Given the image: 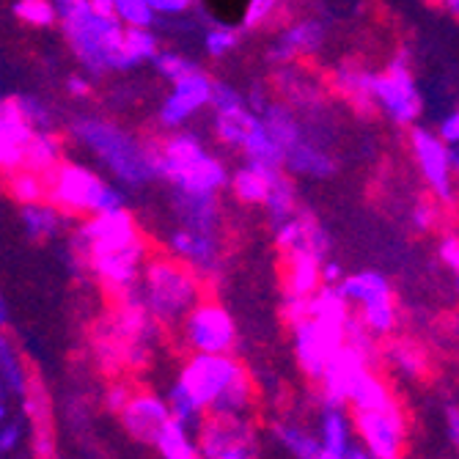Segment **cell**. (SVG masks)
<instances>
[{
    "label": "cell",
    "instance_id": "obj_1",
    "mask_svg": "<svg viewBox=\"0 0 459 459\" xmlns=\"http://www.w3.org/2000/svg\"><path fill=\"white\" fill-rule=\"evenodd\" d=\"M69 254L86 270L108 300L138 291L141 270L152 245L127 206L100 212L74 223L69 234Z\"/></svg>",
    "mask_w": 459,
    "mask_h": 459
},
{
    "label": "cell",
    "instance_id": "obj_2",
    "mask_svg": "<svg viewBox=\"0 0 459 459\" xmlns=\"http://www.w3.org/2000/svg\"><path fill=\"white\" fill-rule=\"evenodd\" d=\"M256 399V380L239 355H182L165 394L171 415L187 427H195L206 412L250 415Z\"/></svg>",
    "mask_w": 459,
    "mask_h": 459
},
{
    "label": "cell",
    "instance_id": "obj_3",
    "mask_svg": "<svg viewBox=\"0 0 459 459\" xmlns=\"http://www.w3.org/2000/svg\"><path fill=\"white\" fill-rule=\"evenodd\" d=\"M283 322L289 327L291 358L311 383L322 377L355 325V316L336 286H322L306 300L283 298Z\"/></svg>",
    "mask_w": 459,
    "mask_h": 459
},
{
    "label": "cell",
    "instance_id": "obj_4",
    "mask_svg": "<svg viewBox=\"0 0 459 459\" xmlns=\"http://www.w3.org/2000/svg\"><path fill=\"white\" fill-rule=\"evenodd\" d=\"M138 298L152 314V319L165 333H171L177 322L204 298L201 273L169 254V250L152 247L141 270Z\"/></svg>",
    "mask_w": 459,
    "mask_h": 459
},
{
    "label": "cell",
    "instance_id": "obj_5",
    "mask_svg": "<svg viewBox=\"0 0 459 459\" xmlns=\"http://www.w3.org/2000/svg\"><path fill=\"white\" fill-rule=\"evenodd\" d=\"M72 135L94 154L116 185L141 187L157 179L143 138L118 127L116 121L102 116H77L72 121Z\"/></svg>",
    "mask_w": 459,
    "mask_h": 459
},
{
    "label": "cell",
    "instance_id": "obj_6",
    "mask_svg": "<svg viewBox=\"0 0 459 459\" xmlns=\"http://www.w3.org/2000/svg\"><path fill=\"white\" fill-rule=\"evenodd\" d=\"M41 182H45V201L72 223L124 206L121 185L108 182L91 165L69 157L58 160L48 174H41Z\"/></svg>",
    "mask_w": 459,
    "mask_h": 459
},
{
    "label": "cell",
    "instance_id": "obj_7",
    "mask_svg": "<svg viewBox=\"0 0 459 459\" xmlns=\"http://www.w3.org/2000/svg\"><path fill=\"white\" fill-rule=\"evenodd\" d=\"M58 28L77 64L91 74L124 72V28L118 20L100 17L89 0L58 12Z\"/></svg>",
    "mask_w": 459,
    "mask_h": 459
},
{
    "label": "cell",
    "instance_id": "obj_8",
    "mask_svg": "<svg viewBox=\"0 0 459 459\" xmlns=\"http://www.w3.org/2000/svg\"><path fill=\"white\" fill-rule=\"evenodd\" d=\"M210 108L215 113V118H212L215 138L226 149L245 154V160L283 165V154L275 146V141L267 135L259 113L247 108L245 97L234 86H229V82H215V94H212Z\"/></svg>",
    "mask_w": 459,
    "mask_h": 459
},
{
    "label": "cell",
    "instance_id": "obj_9",
    "mask_svg": "<svg viewBox=\"0 0 459 459\" xmlns=\"http://www.w3.org/2000/svg\"><path fill=\"white\" fill-rule=\"evenodd\" d=\"M358 325L374 339H391L399 327V300L394 283L380 270L344 273L336 283Z\"/></svg>",
    "mask_w": 459,
    "mask_h": 459
},
{
    "label": "cell",
    "instance_id": "obj_10",
    "mask_svg": "<svg viewBox=\"0 0 459 459\" xmlns=\"http://www.w3.org/2000/svg\"><path fill=\"white\" fill-rule=\"evenodd\" d=\"M171 333L182 355H237L239 350V327L215 295H204Z\"/></svg>",
    "mask_w": 459,
    "mask_h": 459
},
{
    "label": "cell",
    "instance_id": "obj_11",
    "mask_svg": "<svg viewBox=\"0 0 459 459\" xmlns=\"http://www.w3.org/2000/svg\"><path fill=\"white\" fill-rule=\"evenodd\" d=\"M368 91H371V105L385 118H391L396 127H412L421 118L424 97L404 53H396L385 64V69L371 72Z\"/></svg>",
    "mask_w": 459,
    "mask_h": 459
},
{
    "label": "cell",
    "instance_id": "obj_12",
    "mask_svg": "<svg viewBox=\"0 0 459 459\" xmlns=\"http://www.w3.org/2000/svg\"><path fill=\"white\" fill-rule=\"evenodd\" d=\"M347 412L352 419L358 448H363L374 459H404L410 424L399 396L377 407L347 410Z\"/></svg>",
    "mask_w": 459,
    "mask_h": 459
},
{
    "label": "cell",
    "instance_id": "obj_13",
    "mask_svg": "<svg viewBox=\"0 0 459 459\" xmlns=\"http://www.w3.org/2000/svg\"><path fill=\"white\" fill-rule=\"evenodd\" d=\"M407 146L412 154L415 169H419L424 185L429 187L432 198L437 204H454L456 201V171H454V149L446 146L435 130L412 124L407 127Z\"/></svg>",
    "mask_w": 459,
    "mask_h": 459
},
{
    "label": "cell",
    "instance_id": "obj_14",
    "mask_svg": "<svg viewBox=\"0 0 459 459\" xmlns=\"http://www.w3.org/2000/svg\"><path fill=\"white\" fill-rule=\"evenodd\" d=\"M113 419L118 421L121 432L127 435L133 443L152 446L157 432L169 424L174 415H171L169 402H165V394H157L149 385L133 383L127 399H124V404L118 407V412L113 415Z\"/></svg>",
    "mask_w": 459,
    "mask_h": 459
},
{
    "label": "cell",
    "instance_id": "obj_15",
    "mask_svg": "<svg viewBox=\"0 0 459 459\" xmlns=\"http://www.w3.org/2000/svg\"><path fill=\"white\" fill-rule=\"evenodd\" d=\"M215 77L204 72L201 66L179 80L171 82V91L162 97L160 110H157V124L162 130H182L185 124L198 116L204 108L212 105L215 94Z\"/></svg>",
    "mask_w": 459,
    "mask_h": 459
},
{
    "label": "cell",
    "instance_id": "obj_16",
    "mask_svg": "<svg viewBox=\"0 0 459 459\" xmlns=\"http://www.w3.org/2000/svg\"><path fill=\"white\" fill-rule=\"evenodd\" d=\"M33 133L36 130L22 110L20 94L0 97V179L22 169L25 146Z\"/></svg>",
    "mask_w": 459,
    "mask_h": 459
},
{
    "label": "cell",
    "instance_id": "obj_17",
    "mask_svg": "<svg viewBox=\"0 0 459 459\" xmlns=\"http://www.w3.org/2000/svg\"><path fill=\"white\" fill-rule=\"evenodd\" d=\"M322 45H325V25L314 17H303L286 25L275 36V41L267 50V61L273 66H291L295 61L316 56Z\"/></svg>",
    "mask_w": 459,
    "mask_h": 459
},
{
    "label": "cell",
    "instance_id": "obj_18",
    "mask_svg": "<svg viewBox=\"0 0 459 459\" xmlns=\"http://www.w3.org/2000/svg\"><path fill=\"white\" fill-rule=\"evenodd\" d=\"M281 169L283 165L245 160V165H239L234 174H229V190L237 198V204H242V206H264L273 179Z\"/></svg>",
    "mask_w": 459,
    "mask_h": 459
},
{
    "label": "cell",
    "instance_id": "obj_19",
    "mask_svg": "<svg viewBox=\"0 0 459 459\" xmlns=\"http://www.w3.org/2000/svg\"><path fill=\"white\" fill-rule=\"evenodd\" d=\"M171 187L185 195H221L229 187V169L221 157L204 154Z\"/></svg>",
    "mask_w": 459,
    "mask_h": 459
},
{
    "label": "cell",
    "instance_id": "obj_20",
    "mask_svg": "<svg viewBox=\"0 0 459 459\" xmlns=\"http://www.w3.org/2000/svg\"><path fill=\"white\" fill-rule=\"evenodd\" d=\"M316 437L322 451L347 459L350 451L358 446L355 443V429L347 407L336 404H319V424H316Z\"/></svg>",
    "mask_w": 459,
    "mask_h": 459
},
{
    "label": "cell",
    "instance_id": "obj_21",
    "mask_svg": "<svg viewBox=\"0 0 459 459\" xmlns=\"http://www.w3.org/2000/svg\"><path fill=\"white\" fill-rule=\"evenodd\" d=\"M283 171L291 179H330L336 174V160L308 138H303L289 152H283Z\"/></svg>",
    "mask_w": 459,
    "mask_h": 459
},
{
    "label": "cell",
    "instance_id": "obj_22",
    "mask_svg": "<svg viewBox=\"0 0 459 459\" xmlns=\"http://www.w3.org/2000/svg\"><path fill=\"white\" fill-rule=\"evenodd\" d=\"M394 377L404 383H421L429 374V352L410 339H394L380 355Z\"/></svg>",
    "mask_w": 459,
    "mask_h": 459
},
{
    "label": "cell",
    "instance_id": "obj_23",
    "mask_svg": "<svg viewBox=\"0 0 459 459\" xmlns=\"http://www.w3.org/2000/svg\"><path fill=\"white\" fill-rule=\"evenodd\" d=\"M262 124H264V130L267 135L275 141V146L283 152H289L295 143H300L306 138V130H303V121L298 118L295 108L286 105L283 100H273L264 105V110L259 113Z\"/></svg>",
    "mask_w": 459,
    "mask_h": 459
},
{
    "label": "cell",
    "instance_id": "obj_24",
    "mask_svg": "<svg viewBox=\"0 0 459 459\" xmlns=\"http://www.w3.org/2000/svg\"><path fill=\"white\" fill-rule=\"evenodd\" d=\"M20 223L22 231L30 242H53L66 231L72 221H66L53 204L39 201V204H25L20 206Z\"/></svg>",
    "mask_w": 459,
    "mask_h": 459
},
{
    "label": "cell",
    "instance_id": "obj_25",
    "mask_svg": "<svg viewBox=\"0 0 459 459\" xmlns=\"http://www.w3.org/2000/svg\"><path fill=\"white\" fill-rule=\"evenodd\" d=\"M64 138L56 130H36L25 146L22 169L30 174H48L58 160H64Z\"/></svg>",
    "mask_w": 459,
    "mask_h": 459
},
{
    "label": "cell",
    "instance_id": "obj_26",
    "mask_svg": "<svg viewBox=\"0 0 459 459\" xmlns=\"http://www.w3.org/2000/svg\"><path fill=\"white\" fill-rule=\"evenodd\" d=\"M152 448L160 459H201L193 427L177 419H171L157 432V437L152 440Z\"/></svg>",
    "mask_w": 459,
    "mask_h": 459
},
{
    "label": "cell",
    "instance_id": "obj_27",
    "mask_svg": "<svg viewBox=\"0 0 459 459\" xmlns=\"http://www.w3.org/2000/svg\"><path fill=\"white\" fill-rule=\"evenodd\" d=\"M273 437L278 440V446L291 456V459H316L322 446H319V437L314 429L291 421V419H283V421H275L270 427Z\"/></svg>",
    "mask_w": 459,
    "mask_h": 459
},
{
    "label": "cell",
    "instance_id": "obj_28",
    "mask_svg": "<svg viewBox=\"0 0 459 459\" xmlns=\"http://www.w3.org/2000/svg\"><path fill=\"white\" fill-rule=\"evenodd\" d=\"M262 210L267 212L273 229L281 226L283 221H289L291 215L298 212V187H295V179H291L283 169L275 174L273 187H270V195H267Z\"/></svg>",
    "mask_w": 459,
    "mask_h": 459
},
{
    "label": "cell",
    "instance_id": "obj_29",
    "mask_svg": "<svg viewBox=\"0 0 459 459\" xmlns=\"http://www.w3.org/2000/svg\"><path fill=\"white\" fill-rule=\"evenodd\" d=\"M368 77H371V72L344 64L336 69V74H333V89H336L355 110H374L371 91H368Z\"/></svg>",
    "mask_w": 459,
    "mask_h": 459
},
{
    "label": "cell",
    "instance_id": "obj_30",
    "mask_svg": "<svg viewBox=\"0 0 459 459\" xmlns=\"http://www.w3.org/2000/svg\"><path fill=\"white\" fill-rule=\"evenodd\" d=\"M160 53V41L152 28H124V72L152 64Z\"/></svg>",
    "mask_w": 459,
    "mask_h": 459
},
{
    "label": "cell",
    "instance_id": "obj_31",
    "mask_svg": "<svg viewBox=\"0 0 459 459\" xmlns=\"http://www.w3.org/2000/svg\"><path fill=\"white\" fill-rule=\"evenodd\" d=\"M4 193H6L17 206L39 204V201H45V182H41L39 174H30V171L20 169V171H14L12 177L4 179Z\"/></svg>",
    "mask_w": 459,
    "mask_h": 459
},
{
    "label": "cell",
    "instance_id": "obj_32",
    "mask_svg": "<svg viewBox=\"0 0 459 459\" xmlns=\"http://www.w3.org/2000/svg\"><path fill=\"white\" fill-rule=\"evenodd\" d=\"M12 14L30 28H56L58 25V9L53 0H14Z\"/></svg>",
    "mask_w": 459,
    "mask_h": 459
},
{
    "label": "cell",
    "instance_id": "obj_33",
    "mask_svg": "<svg viewBox=\"0 0 459 459\" xmlns=\"http://www.w3.org/2000/svg\"><path fill=\"white\" fill-rule=\"evenodd\" d=\"M237 48H239V30H234L229 25H212L204 33V53L212 61H223Z\"/></svg>",
    "mask_w": 459,
    "mask_h": 459
},
{
    "label": "cell",
    "instance_id": "obj_34",
    "mask_svg": "<svg viewBox=\"0 0 459 459\" xmlns=\"http://www.w3.org/2000/svg\"><path fill=\"white\" fill-rule=\"evenodd\" d=\"M113 14L127 28H152L157 22V14L149 9L146 0H113Z\"/></svg>",
    "mask_w": 459,
    "mask_h": 459
},
{
    "label": "cell",
    "instance_id": "obj_35",
    "mask_svg": "<svg viewBox=\"0 0 459 459\" xmlns=\"http://www.w3.org/2000/svg\"><path fill=\"white\" fill-rule=\"evenodd\" d=\"M152 66L157 69V74L162 80H169V82H174V80H179V77H185V74L198 69V64L193 58H187L185 53H177V50H160L152 58Z\"/></svg>",
    "mask_w": 459,
    "mask_h": 459
},
{
    "label": "cell",
    "instance_id": "obj_36",
    "mask_svg": "<svg viewBox=\"0 0 459 459\" xmlns=\"http://www.w3.org/2000/svg\"><path fill=\"white\" fill-rule=\"evenodd\" d=\"M281 6H283V0H247L245 14H242V30L267 28V22L275 20Z\"/></svg>",
    "mask_w": 459,
    "mask_h": 459
},
{
    "label": "cell",
    "instance_id": "obj_37",
    "mask_svg": "<svg viewBox=\"0 0 459 459\" xmlns=\"http://www.w3.org/2000/svg\"><path fill=\"white\" fill-rule=\"evenodd\" d=\"M440 221V204L435 198H419L412 204V212H410V223L415 231H432Z\"/></svg>",
    "mask_w": 459,
    "mask_h": 459
},
{
    "label": "cell",
    "instance_id": "obj_38",
    "mask_svg": "<svg viewBox=\"0 0 459 459\" xmlns=\"http://www.w3.org/2000/svg\"><path fill=\"white\" fill-rule=\"evenodd\" d=\"M437 256L446 264V270L454 275V291L459 298V234H443L437 242Z\"/></svg>",
    "mask_w": 459,
    "mask_h": 459
},
{
    "label": "cell",
    "instance_id": "obj_39",
    "mask_svg": "<svg viewBox=\"0 0 459 459\" xmlns=\"http://www.w3.org/2000/svg\"><path fill=\"white\" fill-rule=\"evenodd\" d=\"M157 17H185L198 9L201 0H146Z\"/></svg>",
    "mask_w": 459,
    "mask_h": 459
},
{
    "label": "cell",
    "instance_id": "obj_40",
    "mask_svg": "<svg viewBox=\"0 0 459 459\" xmlns=\"http://www.w3.org/2000/svg\"><path fill=\"white\" fill-rule=\"evenodd\" d=\"M437 138L451 146V149H459V108H454L451 113H446L437 124Z\"/></svg>",
    "mask_w": 459,
    "mask_h": 459
},
{
    "label": "cell",
    "instance_id": "obj_41",
    "mask_svg": "<svg viewBox=\"0 0 459 459\" xmlns=\"http://www.w3.org/2000/svg\"><path fill=\"white\" fill-rule=\"evenodd\" d=\"M443 419H446V437H448L451 448L459 456V404H448L446 412H443Z\"/></svg>",
    "mask_w": 459,
    "mask_h": 459
},
{
    "label": "cell",
    "instance_id": "obj_42",
    "mask_svg": "<svg viewBox=\"0 0 459 459\" xmlns=\"http://www.w3.org/2000/svg\"><path fill=\"white\" fill-rule=\"evenodd\" d=\"M66 91H69L72 100H89L94 89H91V80H86L82 74H69V80H66Z\"/></svg>",
    "mask_w": 459,
    "mask_h": 459
},
{
    "label": "cell",
    "instance_id": "obj_43",
    "mask_svg": "<svg viewBox=\"0 0 459 459\" xmlns=\"http://www.w3.org/2000/svg\"><path fill=\"white\" fill-rule=\"evenodd\" d=\"M14 437H17V429L9 427L6 432H0V448H12L14 446Z\"/></svg>",
    "mask_w": 459,
    "mask_h": 459
},
{
    "label": "cell",
    "instance_id": "obj_44",
    "mask_svg": "<svg viewBox=\"0 0 459 459\" xmlns=\"http://www.w3.org/2000/svg\"><path fill=\"white\" fill-rule=\"evenodd\" d=\"M451 17H456L459 20V0H443V4H440Z\"/></svg>",
    "mask_w": 459,
    "mask_h": 459
},
{
    "label": "cell",
    "instance_id": "obj_45",
    "mask_svg": "<svg viewBox=\"0 0 459 459\" xmlns=\"http://www.w3.org/2000/svg\"><path fill=\"white\" fill-rule=\"evenodd\" d=\"M347 459H374V456H368L363 448H358V446H355V448L350 451V456H347Z\"/></svg>",
    "mask_w": 459,
    "mask_h": 459
},
{
    "label": "cell",
    "instance_id": "obj_46",
    "mask_svg": "<svg viewBox=\"0 0 459 459\" xmlns=\"http://www.w3.org/2000/svg\"><path fill=\"white\" fill-rule=\"evenodd\" d=\"M454 171H456V177H459V149H454Z\"/></svg>",
    "mask_w": 459,
    "mask_h": 459
},
{
    "label": "cell",
    "instance_id": "obj_47",
    "mask_svg": "<svg viewBox=\"0 0 459 459\" xmlns=\"http://www.w3.org/2000/svg\"><path fill=\"white\" fill-rule=\"evenodd\" d=\"M427 4H437V6H440V4H443V0H427Z\"/></svg>",
    "mask_w": 459,
    "mask_h": 459
}]
</instances>
